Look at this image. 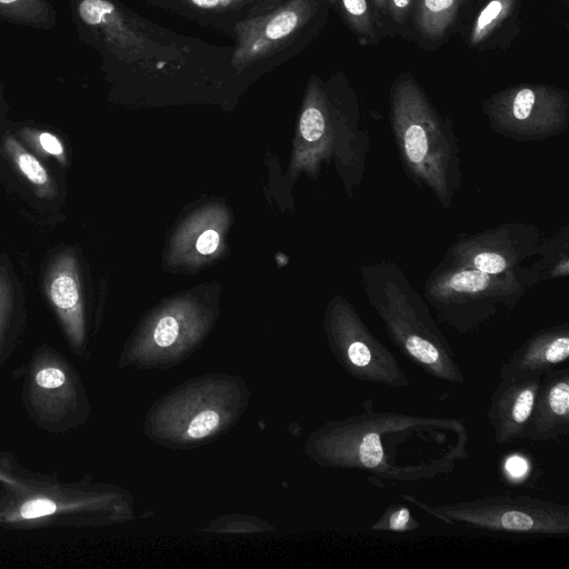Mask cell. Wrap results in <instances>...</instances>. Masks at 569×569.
Listing matches in <instances>:
<instances>
[{
	"label": "cell",
	"instance_id": "d6986e66",
	"mask_svg": "<svg viewBox=\"0 0 569 569\" xmlns=\"http://www.w3.org/2000/svg\"><path fill=\"white\" fill-rule=\"evenodd\" d=\"M418 0H387L389 21L399 31L412 21Z\"/></svg>",
	"mask_w": 569,
	"mask_h": 569
},
{
	"label": "cell",
	"instance_id": "d4e9b609",
	"mask_svg": "<svg viewBox=\"0 0 569 569\" xmlns=\"http://www.w3.org/2000/svg\"><path fill=\"white\" fill-rule=\"evenodd\" d=\"M56 508V503L49 499H33L21 507L20 515L26 519L38 518L53 513Z\"/></svg>",
	"mask_w": 569,
	"mask_h": 569
},
{
	"label": "cell",
	"instance_id": "44dd1931",
	"mask_svg": "<svg viewBox=\"0 0 569 569\" xmlns=\"http://www.w3.org/2000/svg\"><path fill=\"white\" fill-rule=\"evenodd\" d=\"M298 23V16L292 11H283L274 17L266 28V34L270 39H279L289 34Z\"/></svg>",
	"mask_w": 569,
	"mask_h": 569
},
{
	"label": "cell",
	"instance_id": "8992f818",
	"mask_svg": "<svg viewBox=\"0 0 569 569\" xmlns=\"http://www.w3.org/2000/svg\"><path fill=\"white\" fill-rule=\"evenodd\" d=\"M543 238L532 223L506 222L459 234L443 259L491 274L516 272L538 254Z\"/></svg>",
	"mask_w": 569,
	"mask_h": 569
},
{
	"label": "cell",
	"instance_id": "1f68e13d",
	"mask_svg": "<svg viewBox=\"0 0 569 569\" xmlns=\"http://www.w3.org/2000/svg\"><path fill=\"white\" fill-rule=\"evenodd\" d=\"M220 1L223 2V3H228L229 2V0H220Z\"/></svg>",
	"mask_w": 569,
	"mask_h": 569
},
{
	"label": "cell",
	"instance_id": "603a6c76",
	"mask_svg": "<svg viewBox=\"0 0 569 569\" xmlns=\"http://www.w3.org/2000/svg\"><path fill=\"white\" fill-rule=\"evenodd\" d=\"M410 516L409 509L400 506L392 510L388 516H383L381 519L382 522L378 521L372 528L401 531L409 528L411 519Z\"/></svg>",
	"mask_w": 569,
	"mask_h": 569
},
{
	"label": "cell",
	"instance_id": "f1b7e54d",
	"mask_svg": "<svg viewBox=\"0 0 569 569\" xmlns=\"http://www.w3.org/2000/svg\"><path fill=\"white\" fill-rule=\"evenodd\" d=\"M369 2L381 22L385 24V27H387L386 21H389L387 0H369Z\"/></svg>",
	"mask_w": 569,
	"mask_h": 569
},
{
	"label": "cell",
	"instance_id": "ac0fdd59",
	"mask_svg": "<svg viewBox=\"0 0 569 569\" xmlns=\"http://www.w3.org/2000/svg\"><path fill=\"white\" fill-rule=\"evenodd\" d=\"M326 124V111L319 104H312L305 109L300 118V133L310 143H318Z\"/></svg>",
	"mask_w": 569,
	"mask_h": 569
},
{
	"label": "cell",
	"instance_id": "7a4b0ae2",
	"mask_svg": "<svg viewBox=\"0 0 569 569\" xmlns=\"http://www.w3.org/2000/svg\"><path fill=\"white\" fill-rule=\"evenodd\" d=\"M360 282L390 340L406 357L440 380L463 382V373L429 305L397 263L381 260L361 264Z\"/></svg>",
	"mask_w": 569,
	"mask_h": 569
},
{
	"label": "cell",
	"instance_id": "7402d4cb",
	"mask_svg": "<svg viewBox=\"0 0 569 569\" xmlns=\"http://www.w3.org/2000/svg\"><path fill=\"white\" fill-rule=\"evenodd\" d=\"M219 423V416L212 410H206L197 415L188 427L191 438L208 436Z\"/></svg>",
	"mask_w": 569,
	"mask_h": 569
},
{
	"label": "cell",
	"instance_id": "5bb4252c",
	"mask_svg": "<svg viewBox=\"0 0 569 569\" xmlns=\"http://www.w3.org/2000/svg\"><path fill=\"white\" fill-rule=\"evenodd\" d=\"M468 0H418L411 24L426 44H438L455 26Z\"/></svg>",
	"mask_w": 569,
	"mask_h": 569
},
{
	"label": "cell",
	"instance_id": "277c9868",
	"mask_svg": "<svg viewBox=\"0 0 569 569\" xmlns=\"http://www.w3.org/2000/svg\"><path fill=\"white\" fill-rule=\"evenodd\" d=\"M481 111L491 129L505 138L547 140L569 127V92L545 83L511 86L487 98Z\"/></svg>",
	"mask_w": 569,
	"mask_h": 569
},
{
	"label": "cell",
	"instance_id": "ba28073f",
	"mask_svg": "<svg viewBox=\"0 0 569 569\" xmlns=\"http://www.w3.org/2000/svg\"><path fill=\"white\" fill-rule=\"evenodd\" d=\"M541 378L500 373L487 412L499 445L510 443L523 437Z\"/></svg>",
	"mask_w": 569,
	"mask_h": 569
},
{
	"label": "cell",
	"instance_id": "5b68a950",
	"mask_svg": "<svg viewBox=\"0 0 569 569\" xmlns=\"http://www.w3.org/2000/svg\"><path fill=\"white\" fill-rule=\"evenodd\" d=\"M435 517L469 527L536 535H567V506L529 497H490L440 507H422Z\"/></svg>",
	"mask_w": 569,
	"mask_h": 569
},
{
	"label": "cell",
	"instance_id": "9a60e30c",
	"mask_svg": "<svg viewBox=\"0 0 569 569\" xmlns=\"http://www.w3.org/2000/svg\"><path fill=\"white\" fill-rule=\"evenodd\" d=\"M3 151L17 171L41 198H52L56 182L39 159L30 153L13 136L6 134Z\"/></svg>",
	"mask_w": 569,
	"mask_h": 569
},
{
	"label": "cell",
	"instance_id": "2e32d148",
	"mask_svg": "<svg viewBox=\"0 0 569 569\" xmlns=\"http://www.w3.org/2000/svg\"><path fill=\"white\" fill-rule=\"evenodd\" d=\"M339 7L352 31L363 43L378 44L386 27L369 0H338Z\"/></svg>",
	"mask_w": 569,
	"mask_h": 569
},
{
	"label": "cell",
	"instance_id": "4dcf8cb0",
	"mask_svg": "<svg viewBox=\"0 0 569 569\" xmlns=\"http://www.w3.org/2000/svg\"><path fill=\"white\" fill-rule=\"evenodd\" d=\"M17 0H0V3L9 4L16 2Z\"/></svg>",
	"mask_w": 569,
	"mask_h": 569
},
{
	"label": "cell",
	"instance_id": "9c48e42d",
	"mask_svg": "<svg viewBox=\"0 0 569 569\" xmlns=\"http://www.w3.org/2000/svg\"><path fill=\"white\" fill-rule=\"evenodd\" d=\"M79 264L72 251H63L49 263L43 277L44 293L72 340L83 330V302Z\"/></svg>",
	"mask_w": 569,
	"mask_h": 569
},
{
	"label": "cell",
	"instance_id": "cb8c5ba5",
	"mask_svg": "<svg viewBox=\"0 0 569 569\" xmlns=\"http://www.w3.org/2000/svg\"><path fill=\"white\" fill-rule=\"evenodd\" d=\"M179 333V325L173 317L167 316L159 320L154 329V341L160 347H169Z\"/></svg>",
	"mask_w": 569,
	"mask_h": 569
},
{
	"label": "cell",
	"instance_id": "6da1fadb",
	"mask_svg": "<svg viewBox=\"0 0 569 569\" xmlns=\"http://www.w3.org/2000/svg\"><path fill=\"white\" fill-rule=\"evenodd\" d=\"M390 126L406 176L449 209L462 182L461 153L449 117L433 106L409 72L390 89Z\"/></svg>",
	"mask_w": 569,
	"mask_h": 569
},
{
	"label": "cell",
	"instance_id": "3957f363",
	"mask_svg": "<svg viewBox=\"0 0 569 569\" xmlns=\"http://www.w3.org/2000/svg\"><path fill=\"white\" fill-rule=\"evenodd\" d=\"M529 289L516 272L491 274L442 259L423 283V298L438 318L468 332L511 310Z\"/></svg>",
	"mask_w": 569,
	"mask_h": 569
},
{
	"label": "cell",
	"instance_id": "4316f807",
	"mask_svg": "<svg viewBox=\"0 0 569 569\" xmlns=\"http://www.w3.org/2000/svg\"><path fill=\"white\" fill-rule=\"evenodd\" d=\"M219 246V233L214 230L203 231L196 242L197 250L202 254H210Z\"/></svg>",
	"mask_w": 569,
	"mask_h": 569
},
{
	"label": "cell",
	"instance_id": "e0dca14e",
	"mask_svg": "<svg viewBox=\"0 0 569 569\" xmlns=\"http://www.w3.org/2000/svg\"><path fill=\"white\" fill-rule=\"evenodd\" d=\"M22 137L41 153L54 158L61 166L67 163V152L62 141L48 131L23 129Z\"/></svg>",
	"mask_w": 569,
	"mask_h": 569
},
{
	"label": "cell",
	"instance_id": "52a82bcc",
	"mask_svg": "<svg viewBox=\"0 0 569 569\" xmlns=\"http://www.w3.org/2000/svg\"><path fill=\"white\" fill-rule=\"evenodd\" d=\"M345 357L360 380L406 387L409 380L393 355L369 330L349 301L339 297L331 308Z\"/></svg>",
	"mask_w": 569,
	"mask_h": 569
},
{
	"label": "cell",
	"instance_id": "30bf717a",
	"mask_svg": "<svg viewBox=\"0 0 569 569\" xmlns=\"http://www.w3.org/2000/svg\"><path fill=\"white\" fill-rule=\"evenodd\" d=\"M569 431V371L551 370L540 388L522 438L532 441L559 440Z\"/></svg>",
	"mask_w": 569,
	"mask_h": 569
},
{
	"label": "cell",
	"instance_id": "f546056e",
	"mask_svg": "<svg viewBox=\"0 0 569 569\" xmlns=\"http://www.w3.org/2000/svg\"><path fill=\"white\" fill-rule=\"evenodd\" d=\"M197 6L202 8H212L218 6L221 1L220 0H192Z\"/></svg>",
	"mask_w": 569,
	"mask_h": 569
},
{
	"label": "cell",
	"instance_id": "484cf974",
	"mask_svg": "<svg viewBox=\"0 0 569 569\" xmlns=\"http://www.w3.org/2000/svg\"><path fill=\"white\" fill-rule=\"evenodd\" d=\"M63 371L54 367L41 369L36 376V382L39 387L50 389L58 388L64 383Z\"/></svg>",
	"mask_w": 569,
	"mask_h": 569
},
{
	"label": "cell",
	"instance_id": "ffe728a7",
	"mask_svg": "<svg viewBox=\"0 0 569 569\" xmlns=\"http://www.w3.org/2000/svg\"><path fill=\"white\" fill-rule=\"evenodd\" d=\"M78 11L87 24L96 26L100 24L107 14L112 13L113 6L106 0H83Z\"/></svg>",
	"mask_w": 569,
	"mask_h": 569
},
{
	"label": "cell",
	"instance_id": "83f0119b",
	"mask_svg": "<svg viewBox=\"0 0 569 569\" xmlns=\"http://www.w3.org/2000/svg\"><path fill=\"white\" fill-rule=\"evenodd\" d=\"M506 468L512 477H521L527 471V462L521 457L512 456L507 460Z\"/></svg>",
	"mask_w": 569,
	"mask_h": 569
},
{
	"label": "cell",
	"instance_id": "4fadbf2b",
	"mask_svg": "<svg viewBox=\"0 0 569 569\" xmlns=\"http://www.w3.org/2000/svg\"><path fill=\"white\" fill-rule=\"evenodd\" d=\"M517 276L528 289L540 282L566 279L569 276V227L565 224L553 236L543 238L538 254L522 266Z\"/></svg>",
	"mask_w": 569,
	"mask_h": 569
},
{
	"label": "cell",
	"instance_id": "8fae6325",
	"mask_svg": "<svg viewBox=\"0 0 569 569\" xmlns=\"http://www.w3.org/2000/svg\"><path fill=\"white\" fill-rule=\"evenodd\" d=\"M569 357V325L542 329L527 339L502 366L500 373L542 377Z\"/></svg>",
	"mask_w": 569,
	"mask_h": 569
},
{
	"label": "cell",
	"instance_id": "7c38bea8",
	"mask_svg": "<svg viewBox=\"0 0 569 569\" xmlns=\"http://www.w3.org/2000/svg\"><path fill=\"white\" fill-rule=\"evenodd\" d=\"M520 0H487L476 13L466 36L469 48L486 50L507 42L516 30Z\"/></svg>",
	"mask_w": 569,
	"mask_h": 569
}]
</instances>
